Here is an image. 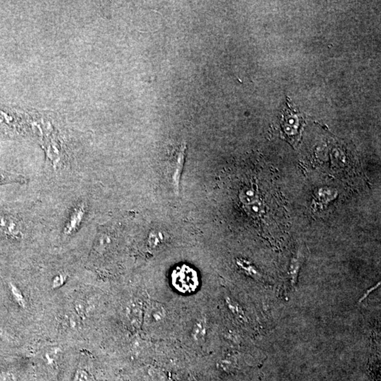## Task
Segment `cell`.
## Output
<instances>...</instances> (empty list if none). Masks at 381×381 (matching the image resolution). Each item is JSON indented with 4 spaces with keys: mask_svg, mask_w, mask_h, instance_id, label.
Segmentation results:
<instances>
[{
    "mask_svg": "<svg viewBox=\"0 0 381 381\" xmlns=\"http://www.w3.org/2000/svg\"><path fill=\"white\" fill-rule=\"evenodd\" d=\"M302 252H299L298 255L294 258L293 261H292L290 273L293 278L296 277L299 268L300 267L301 264L302 263L303 259H304V256H302Z\"/></svg>",
    "mask_w": 381,
    "mask_h": 381,
    "instance_id": "9",
    "label": "cell"
},
{
    "mask_svg": "<svg viewBox=\"0 0 381 381\" xmlns=\"http://www.w3.org/2000/svg\"><path fill=\"white\" fill-rule=\"evenodd\" d=\"M165 317L166 312L164 307L158 303H152L147 308L144 321L148 326H154L163 322Z\"/></svg>",
    "mask_w": 381,
    "mask_h": 381,
    "instance_id": "5",
    "label": "cell"
},
{
    "mask_svg": "<svg viewBox=\"0 0 381 381\" xmlns=\"http://www.w3.org/2000/svg\"><path fill=\"white\" fill-rule=\"evenodd\" d=\"M0 232L12 237H19L21 235V225L17 220L10 215H0Z\"/></svg>",
    "mask_w": 381,
    "mask_h": 381,
    "instance_id": "4",
    "label": "cell"
},
{
    "mask_svg": "<svg viewBox=\"0 0 381 381\" xmlns=\"http://www.w3.org/2000/svg\"><path fill=\"white\" fill-rule=\"evenodd\" d=\"M11 289H12L13 295H14V297H15V299H16V301H18L19 304H23L24 297L19 289H18V288L16 287V286L13 285V284L11 285Z\"/></svg>",
    "mask_w": 381,
    "mask_h": 381,
    "instance_id": "12",
    "label": "cell"
},
{
    "mask_svg": "<svg viewBox=\"0 0 381 381\" xmlns=\"http://www.w3.org/2000/svg\"><path fill=\"white\" fill-rule=\"evenodd\" d=\"M187 145L185 144L177 145L172 148L168 163L169 177L171 182L173 184L175 191L179 189L180 177L185 163Z\"/></svg>",
    "mask_w": 381,
    "mask_h": 381,
    "instance_id": "2",
    "label": "cell"
},
{
    "mask_svg": "<svg viewBox=\"0 0 381 381\" xmlns=\"http://www.w3.org/2000/svg\"><path fill=\"white\" fill-rule=\"evenodd\" d=\"M304 125V120L299 115L292 111H284L283 122L282 124L284 135L290 144H296L300 138L301 129Z\"/></svg>",
    "mask_w": 381,
    "mask_h": 381,
    "instance_id": "3",
    "label": "cell"
},
{
    "mask_svg": "<svg viewBox=\"0 0 381 381\" xmlns=\"http://www.w3.org/2000/svg\"><path fill=\"white\" fill-rule=\"evenodd\" d=\"M206 326L204 324V321H197L196 324H195L194 329H193L192 335L194 340H196V341H199V340L204 339L206 335Z\"/></svg>",
    "mask_w": 381,
    "mask_h": 381,
    "instance_id": "8",
    "label": "cell"
},
{
    "mask_svg": "<svg viewBox=\"0 0 381 381\" xmlns=\"http://www.w3.org/2000/svg\"><path fill=\"white\" fill-rule=\"evenodd\" d=\"M126 316L132 326L139 328L142 322L143 311L141 305L138 302H132L126 308Z\"/></svg>",
    "mask_w": 381,
    "mask_h": 381,
    "instance_id": "7",
    "label": "cell"
},
{
    "mask_svg": "<svg viewBox=\"0 0 381 381\" xmlns=\"http://www.w3.org/2000/svg\"><path fill=\"white\" fill-rule=\"evenodd\" d=\"M65 281H66V276H63V275L56 276L53 280V287L58 288L61 287Z\"/></svg>",
    "mask_w": 381,
    "mask_h": 381,
    "instance_id": "13",
    "label": "cell"
},
{
    "mask_svg": "<svg viewBox=\"0 0 381 381\" xmlns=\"http://www.w3.org/2000/svg\"><path fill=\"white\" fill-rule=\"evenodd\" d=\"M74 306H75V310L78 315L80 317H84L85 313H86L85 302L83 301H77L74 304Z\"/></svg>",
    "mask_w": 381,
    "mask_h": 381,
    "instance_id": "11",
    "label": "cell"
},
{
    "mask_svg": "<svg viewBox=\"0 0 381 381\" xmlns=\"http://www.w3.org/2000/svg\"><path fill=\"white\" fill-rule=\"evenodd\" d=\"M11 182H24L25 180L21 176H15L14 175H11V174H5L3 172H0V183Z\"/></svg>",
    "mask_w": 381,
    "mask_h": 381,
    "instance_id": "10",
    "label": "cell"
},
{
    "mask_svg": "<svg viewBox=\"0 0 381 381\" xmlns=\"http://www.w3.org/2000/svg\"><path fill=\"white\" fill-rule=\"evenodd\" d=\"M84 215V205L81 204L76 206L70 215L68 225L65 227L64 233L66 235H72V233L76 232V230H77V228H79L81 222H82Z\"/></svg>",
    "mask_w": 381,
    "mask_h": 381,
    "instance_id": "6",
    "label": "cell"
},
{
    "mask_svg": "<svg viewBox=\"0 0 381 381\" xmlns=\"http://www.w3.org/2000/svg\"><path fill=\"white\" fill-rule=\"evenodd\" d=\"M172 279L174 287L182 293L194 292L198 285L196 271L187 265L176 267L172 273Z\"/></svg>",
    "mask_w": 381,
    "mask_h": 381,
    "instance_id": "1",
    "label": "cell"
}]
</instances>
